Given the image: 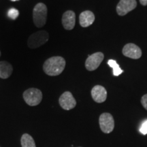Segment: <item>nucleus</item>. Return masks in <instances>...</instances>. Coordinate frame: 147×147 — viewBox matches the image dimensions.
<instances>
[{
	"instance_id": "1",
	"label": "nucleus",
	"mask_w": 147,
	"mask_h": 147,
	"mask_svg": "<svg viewBox=\"0 0 147 147\" xmlns=\"http://www.w3.org/2000/svg\"><path fill=\"white\" fill-rule=\"evenodd\" d=\"M65 67V60L62 57L55 56L46 60L43 65V70L51 76H58L63 72Z\"/></svg>"
},
{
	"instance_id": "2",
	"label": "nucleus",
	"mask_w": 147,
	"mask_h": 147,
	"mask_svg": "<svg viewBox=\"0 0 147 147\" xmlns=\"http://www.w3.org/2000/svg\"><path fill=\"white\" fill-rule=\"evenodd\" d=\"M47 18V7L45 3H38L33 10V21L35 25L41 28L46 24Z\"/></svg>"
},
{
	"instance_id": "3",
	"label": "nucleus",
	"mask_w": 147,
	"mask_h": 147,
	"mask_svg": "<svg viewBox=\"0 0 147 147\" xmlns=\"http://www.w3.org/2000/svg\"><path fill=\"white\" fill-rule=\"evenodd\" d=\"M49 39V34L47 31H39L29 36L27 40V45L30 49H36L47 43Z\"/></svg>"
},
{
	"instance_id": "4",
	"label": "nucleus",
	"mask_w": 147,
	"mask_h": 147,
	"mask_svg": "<svg viewBox=\"0 0 147 147\" xmlns=\"http://www.w3.org/2000/svg\"><path fill=\"white\" fill-rule=\"evenodd\" d=\"M25 102L31 106L38 105L42 100V93L40 89L31 88L23 93Z\"/></svg>"
},
{
	"instance_id": "5",
	"label": "nucleus",
	"mask_w": 147,
	"mask_h": 147,
	"mask_svg": "<svg viewBox=\"0 0 147 147\" xmlns=\"http://www.w3.org/2000/svg\"><path fill=\"white\" fill-rule=\"evenodd\" d=\"M101 130L105 134H109L113 131L115 127V121L113 116L110 113H103L99 119Z\"/></svg>"
},
{
	"instance_id": "6",
	"label": "nucleus",
	"mask_w": 147,
	"mask_h": 147,
	"mask_svg": "<svg viewBox=\"0 0 147 147\" xmlns=\"http://www.w3.org/2000/svg\"><path fill=\"white\" fill-rule=\"evenodd\" d=\"M104 55L102 53L97 52L89 55L85 61V67L89 71H94L100 66L104 59Z\"/></svg>"
},
{
	"instance_id": "7",
	"label": "nucleus",
	"mask_w": 147,
	"mask_h": 147,
	"mask_svg": "<svg viewBox=\"0 0 147 147\" xmlns=\"http://www.w3.org/2000/svg\"><path fill=\"white\" fill-rule=\"evenodd\" d=\"M137 6L136 0H120L117 6V12L119 16H125L134 10Z\"/></svg>"
},
{
	"instance_id": "8",
	"label": "nucleus",
	"mask_w": 147,
	"mask_h": 147,
	"mask_svg": "<svg viewBox=\"0 0 147 147\" xmlns=\"http://www.w3.org/2000/svg\"><path fill=\"white\" fill-rule=\"evenodd\" d=\"M59 102L61 108L65 110L73 109L76 105V101L69 91L64 92L59 97Z\"/></svg>"
},
{
	"instance_id": "9",
	"label": "nucleus",
	"mask_w": 147,
	"mask_h": 147,
	"mask_svg": "<svg viewBox=\"0 0 147 147\" xmlns=\"http://www.w3.org/2000/svg\"><path fill=\"white\" fill-rule=\"evenodd\" d=\"M123 54L127 57L138 59L142 56V51L137 45L133 43H129L123 49Z\"/></svg>"
},
{
	"instance_id": "10",
	"label": "nucleus",
	"mask_w": 147,
	"mask_h": 147,
	"mask_svg": "<svg viewBox=\"0 0 147 147\" xmlns=\"http://www.w3.org/2000/svg\"><path fill=\"white\" fill-rule=\"evenodd\" d=\"M91 96L95 102L102 103L107 98V91L102 86L96 85L91 90Z\"/></svg>"
},
{
	"instance_id": "11",
	"label": "nucleus",
	"mask_w": 147,
	"mask_h": 147,
	"mask_svg": "<svg viewBox=\"0 0 147 147\" xmlns=\"http://www.w3.org/2000/svg\"><path fill=\"white\" fill-rule=\"evenodd\" d=\"M76 23V15L71 10L66 11L62 16V24L66 30H71Z\"/></svg>"
},
{
	"instance_id": "12",
	"label": "nucleus",
	"mask_w": 147,
	"mask_h": 147,
	"mask_svg": "<svg viewBox=\"0 0 147 147\" xmlns=\"http://www.w3.org/2000/svg\"><path fill=\"white\" fill-rule=\"evenodd\" d=\"M94 21V14L89 10L84 11L79 16V23L82 27H87L90 26L93 23Z\"/></svg>"
},
{
	"instance_id": "13",
	"label": "nucleus",
	"mask_w": 147,
	"mask_h": 147,
	"mask_svg": "<svg viewBox=\"0 0 147 147\" xmlns=\"http://www.w3.org/2000/svg\"><path fill=\"white\" fill-rule=\"evenodd\" d=\"M13 67L7 61H0V78L6 79L12 74Z\"/></svg>"
},
{
	"instance_id": "14",
	"label": "nucleus",
	"mask_w": 147,
	"mask_h": 147,
	"mask_svg": "<svg viewBox=\"0 0 147 147\" xmlns=\"http://www.w3.org/2000/svg\"><path fill=\"white\" fill-rule=\"evenodd\" d=\"M21 142L22 147H36L34 138L27 134L22 136Z\"/></svg>"
},
{
	"instance_id": "15",
	"label": "nucleus",
	"mask_w": 147,
	"mask_h": 147,
	"mask_svg": "<svg viewBox=\"0 0 147 147\" xmlns=\"http://www.w3.org/2000/svg\"><path fill=\"white\" fill-rule=\"evenodd\" d=\"M108 65L110 66L113 69V75L115 76H118L119 75L121 74L123 71L119 67V65H118V63H117L115 60L113 59H110L108 61Z\"/></svg>"
},
{
	"instance_id": "16",
	"label": "nucleus",
	"mask_w": 147,
	"mask_h": 147,
	"mask_svg": "<svg viewBox=\"0 0 147 147\" xmlns=\"http://www.w3.org/2000/svg\"><path fill=\"white\" fill-rule=\"evenodd\" d=\"M19 15V12L15 8H11L8 10V17L12 20H15Z\"/></svg>"
},
{
	"instance_id": "17",
	"label": "nucleus",
	"mask_w": 147,
	"mask_h": 147,
	"mask_svg": "<svg viewBox=\"0 0 147 147\" xmlns=\"http://www.w3.org/2000/svg\"><path fill=\"white\" fill-rule=\"evenodd\" d=\"M140 132L143 135L147 134V119L142 122L140 127Z\"/></svg>"
},
{
	"instance_id": "18",
	"label": "nucleus",
	"mask_w": 147,
	"mask_h": 147,
	"mask_svg": "<svg viewBox=\"0 0 147 147\" xmlns=\"http://www.w3.org/2000/svg\"><path fill=\"white\" fill-rule=\"evenodd\" d=\"M141 103H142V105L144 106L145 109L147 110V94L142 96V99H141Z\"/></svg>"
},
{
	"instance_id": "19",
	"label": "nucleus",
	"mask_w": 147,
	"mask_h": 147,
	"mask_svg": "<svg viewBox=\"0 0 147 147\" xmlns=\"http://www.w3.org/2000/svg\"><path fill=\"white\" fill-rule=\"evenodd\" d=\"M140 2L142 5H147V0H140Z\"/></svg>"
},
{
	"instance_id": "20",
	"label": "nucleus",
	"mask_w": 147,
	"mask_h": 147,
	"mask_svg": "<svg viewBox=\"0 0 147 147\" xmlns=\"http://www.w3.org/2000/svg\"><path fill=\"white\" fill-rule=\"evenodd\" d=\"M11 1H18V0H11Z\"/></svg>"
},
{
	"instance_id": "21",
	"label": "nucleus",
	"mask_w": 147,
	"mask_h": 147,
	"mask_svg": "<svg viewBox=\"0 0 147 147\" xmlns=\"http://www.w3.org/2000/svg\"><path fill=\"white\" fill-rule=\"evenodd\" d=\"M0 56H1V52H0Z\"/></svg>"
}]
</instances>
